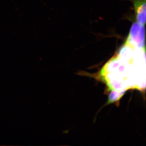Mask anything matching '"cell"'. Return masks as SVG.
<instances>
[{
  "label": "cell",
  "mask_w": 146,
  "mask_h": 146,
  "mask_svg": "<svg viewBox=\"0 0 146 146\" xmlns=\"http://www.w3.org/2000/svg\"><path fill=\"white\" fill-rule=\"evenodd\" d=\"M132 1L137 22L144 26L146 23V0H132Z\"/></svg>",
  "instance_id": "obj_2"
},
{
  "label": "cell",
  "mask_w": 146,
  "mask_h": 146,
  "mask_svg": "<svg viewBox=\"0 0 146 146\" xmlns=\"http://www.w3.org/2000/svg\"><path fill=\"white\" fill-rule=\"evenodd\" d=\"M145 37L144 26L137 22L131 27L127 41L138 48H143L145 47Z\"/></svg>",
  "instance_id": "obj_1"
}]
</instances>
